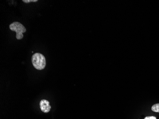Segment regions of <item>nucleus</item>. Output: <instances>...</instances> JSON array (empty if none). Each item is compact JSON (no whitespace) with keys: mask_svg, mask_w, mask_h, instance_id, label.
<instances>
[{"mask_svg":"<svg viewBox=\"0 0 159 119\" xmlns=\"http://www.w3.org/2000/svg\"><path fill=\"white\" fill-rule=\"evenodd\" d=\"M32 63L35 68L38 70L44 69L46 66V60L44 55L40 53L34 54L32 58Z\"/></svg>","mask_w":159,"mask_h":119,"instance_id":"nucleus-1","label":"nucleus"},{"mask_svg":"<svg viewBox=\"0 0 159 119\" xmlns=\"http://www.w3.org/2000/svg\"><path fill=\"white\" fill-rule=\"evenodd\" d=\"M9 27L11 31H14L16 33V38L17 40L23 39V33H25L26 29L22 24L18 21H15L10 25Z\"/></svg>","mask_w":159,"mask_h":119,"instance_id":"nucleus-2","label":"nucleus"},{"mask_svg":"<svg viewBox=\"0 0 159 119\" xmlns=\"http://www.w3.org/2000/svg\"><path fill=\"white\" fill-rule=\"evenodd\" d=\"M40 106L42 112L44 113H48L51 109L50 103L46 100H41L40 103Z\"/></svg>","mask_w":159,"mask_h":119,"instance_id":"nucleus-3","label":"nucleus"},{"mask_svg":"<svg viewBox=\"0 0 159 119\" xmlns=\"http://www.w3.org/2000/svg\"><path fill=\"white\" fill-rule=\"evenodd\" d=\"M152 110L155 112H159V103H156L152 105Z\"/></svg>","mask_w":159,"mask_h":119,"instance_id":"nucleus-4","label":"nucleus"},{"mask_svg":"<svg viewBox=\"0 0 159 119\" xmlns=\"http://www.w3.org/2000/svg\"><path fill=\"white\" fill-rule=\"evenodd\" d=\"M23 2L25 3H30L31 2H37L38 1L37 0H23Z\"/></svg>","mask_w":159,"mask_h":119,"instance_id":"nucleus-5","label":"nucleus"},{"mask_svg":"<svg viewBox=\"0 0 159 119\" xmlns=\"http://www.w3.org/2000/svg\"><path fill=\"white\" fill-rule=\"evenodd\" d=\"M144 119H157V118L155 116H147Z\"/></svg>","mask_w":159,"mask_h":119,"instance_id":"nucleus-6","label":"nucleus"}]
</instances>
